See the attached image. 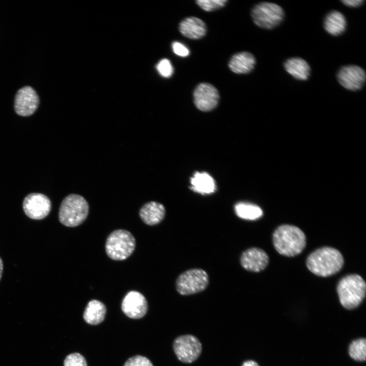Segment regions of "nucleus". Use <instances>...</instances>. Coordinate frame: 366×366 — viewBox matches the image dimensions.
Instances as JSON below:
<instances>
[{
    "mask_svg": "<svg viewBox=\"0 0 366 366\" xmlns=\"http://www.w3.org/2000/svg\"><path fill=\"white\" fill-rule=\"evenodd\" d=\"M191 189L200 194H209L216 191L213 178L206 172H196L191 178Z\"/></svg>",
    "mask_w": 366,
    "mask_h": 366,
    "instance_id": "obj_20",
    "label": "nucleus"
},
{
    "mask_svg": "<svg viewBox=\"0 0 366 366\" xmlns=\"http://www.w3.org/2000/svg\"><path fill=\"white\" fill-rule=\"evenodd\" d=\"M148 309L147 300L143 295L136 291L129 292L124 298L121 309L128 317L139 319L146 313Z\"/></svg>",
    "mask_w": 366,
    "mask_h": 366,
    "instance_id": "obj_14",
    "label": "nucleus"
},
{
    "mask_svg": "<svg viewBox=\"0 0 366 366\" xmlns=\"http://www.w3.org/2000/svg\"><path fill=\"white\" fill-rule=\"evenodd\" d=\"M347 22L344 15L338 11L330 12L324 21L325 30L329 34L338 36L343 34L346 28Z\"/></svg>",
    "mask_w": 366,
    "mask_h": 366,
    "instance_id": "obj_19",
    "label": "nucleus"
},
{
    "mask_svg": "<svg viewBox=\"0 0 366 366\" xmlns=\"http://www.w3.org/2000/svg\"><path fill=\"white\" fill-rule=\"evenodd\" d=\"M179 30L185 37L191 39H199L206 33V26L201 19L196 17H189L179 23Z\"/></svg>",
    "mask_w": 366,
    "mask_h": 366,
    "instance_id": "obj_15",
    "label": "nucleus"
},
{
    "mask_svg": "<svg viewBox=\"0 0 366 366\" xmlns=\"http://www.w3.org/2000/svg\"><path fill=\"white\" fill-rule=\"evenodd\" d=\"M64 366H87L85 358L78 353L68 355L65 359Z\"/></svg>",
    "mask_w": 366,
    "mask_h": 366,
    "instance_id": "obj_25",
    "label": "nucleus"
},
{
    "mask_svg": "<svg viewBox=\"0 0 366 366\" xmlns=\"http://www.w3.org/2000/svg\"><path fill=\"white\" fill-rule=\"evenodd\" d=\"M241 366H259L258 364L255 361L250 360H247L242 363Z\"/></svg>",
    "mask_w": 366,
    "mask_h": 366,
    "instance_id": "obj_30",
    "label": "nucleus"
},
{
    "mask_svg": "<svg viewBox=\"0 0 366 366\" xmlns=\"http://www.w3.org/2000/svg\"><path fill=\"white\" fill-rule=\"evenodd\" d=\"M174 352L180 361L190 363L200 355L202 348L200 341L192 334H184L177 337L173 343Z\"/></svg>",
    "mask_w": 366,
    "mask_h": 366,
    "instance_id": "obj_8",
    "label": "nucleus"
},
{
    "mask_svg": "<svg viewBox=\"0 0 366 366\" xmlns=\"http://www.w3.org/2000/svg\"><path fill=\"white\" fill-rule=\"evenodd\" d=\"M207 273L201 268H193L180 273L175 281L177 292L182 295H190L201 292L209 284Z\"/></svg>",
    "mask_w": 366,
    "mask_h": 366,
    "instance_id": "obj_6",
    "label": "nucleus"
},
{
    "mask_svg": "<svg viewBox=\"0 0 366 366\" xmlns=\"http://www.w3.org/2000/svg\"><path fill=\"white\" fill-rule=\"evenodd\" d=\"M236 215L240 218L247 220H255L263 215L262 209L257 205L239 202L234 206Z\"/></svg>",
    "mask_w": 366,
    "mask_h": 366,
    "instance_id": "obj_22",
    "label": "nucleus"
},
{
    "mask_svg": "<svg viewBox=\"0 0 366 366\" xmlns=\"http://www.w3.org/2000/svg\"><path fill=\"white\" fill-rule=\"evenodd\" d=\"M337 78L340 84L346 89L358 90L364 84L365 72L361 67L356 65L345 66L339 70Z\"/></svg>",
    "mask_w": 366,
    "mask_h": 366,
    "instance_id": "obj_12",
    "label": "nucleus"
},
{
    "mask_svg": "<svg viewBox=\"0 0 366 366\" xmlns=\"http://www.w3.org/2000/svg\"><path fill=\"white\" fill-rule=\"evenodd\" d=\"M89 211L87 201L82 196L72 194L62 201L58 212V219L63 225L70 227L81 224L86 219Z\"/></svg>",
    "mask_w": 366,
    "mask_h": 366,
    "instance_id": "obj_4",
    "label": "nucleus"
},
{
    "mask_svg": "<svg viewBox=\"0 0 366 366\" xmlns=\"http://www.w3.org/2000/svg\"><path fill=\"white\" fill-rule=\"evenodd\" d=\"M344 264V259L337 249L323 247L312 252L307 257L306 265L316 276L327 277L340 271Z\"/></svg>",
    "mask_w": 366,
    "mask_h": 366,
    "instance_id": "obj_1",
    "label": "nucleus"
},
{
    "mask_svg": "<svg viewBox=\"0 0 366 366\" xmlns=\"http://www.w3.org/2000/svg\"><path fill=\"white\" fill-rule=\"evenodd\" d=\"M219 98L217 89L208 83L199 84L193 93L194 104L199 110L202 111H209L215 108Z\"/></svg>",
    "mask_w": 366,
    "mask_h": 366,
    "instance_id": "obj_10",
    "label": "nucleus"
},
{
    "mask_svg": "<svg viewBox=\"0 0 366 366\" xmlns=\"http://www.w3.org/2000/svg\"><path fill=\"white\" fill-rule=\"evenodd\" d=\"M269 263V257L262 249L252 247L244 251L240 257V263L246 270L254 272H260L266 268Z\"/></svg>",
    "mask_w": 366,
    "mask_h": 366,
    "instance_id": "obj_13",
    "label": "nucleus"
},
{
    "mask_svg": "<svg viewBox=\"0 0 366 366\" xmlns=\"http://www.w3.org/2000/svg\"><path fill=\"white\" fill-rule=\"evenodd\" d=\"M3 272V263L2 259L0 257V281L1 280L2 274Z\"/></svg>",
    "mask_w": 366,
    "mask_h": 366,
    "instance_id": "obj_31",
    "label": "nucleus"
},
{
    "mask_svg": "<svg viewBox=\"0 0 366 366\" xmlns=\"http://www.w3.org/2000/svg\"><path fill=\"white\" fill-rule=\"evenodd\" d=\"M256 64L254 56L246 51L238 52L230 58L228 66L236 74H248L251 72Z\"/></svg>",
    "mask_w": 366,
    "mask_h": 366,
    "instance_id": "obj_17",
    "label": "nucleus"
},
{
    "mask_svg": "<svg viewBox=\"0 0 366 366\" xmlns=\"http://www.w3.org/2000/svg\"><path fill=\"white\" fill-rule=\"evenodd\" d=\"M251 16L256 25L270 29L281 23L284 17V12L282 8L276 4L262 2L253 8Z\"/></svg>",
    "mask_w": 366,
    "mask_h": 366,
    "instance_id": "obj_7",
    "label": "nucleus"
},
{
    "mask_svg": "<svg viewBox=\"0 0 366 366\" xmlns=\"http://www.w3.org/2000/svg\"><path fill=\"white\" fill-rule=\"evenodd\" d=\"M272 242L281 255L294 257L300 254L306 246V236L298 227L283 224L278 227L272 234Z\"/></svg>",
    "mask_w": 366,
    "mask_h": 366,
    "instance_id": "obj_2",
    "label": "nucleus"
},
{
    "mask_svg": "<svg viewBox=\"0 0 366 366\" xmlns=\"http://www.w3.org/2000/svg\"><path fill=\"white\" fill-rule=\"evenodd\" d=\"M156 68L159 74L165 78L170 77L173 73V68L167 58L161 59L157 65Z\"/></svg>",
    "mask_w": 366,
    "mask_h": 366,
    "instance_id": "obj_26",
    "label": "nucleus"
},
{
    "mask_svg": "<svg viewBox=\"0 0 366 366\" xmlns=\"http://www.w3.org/2000/svg\"><path fill=\"white\" fill-rule=\"evenodd\" d=\"M39 104V97L32 87L24 86L16 93L14 109L17 114L22 116L31 115L36 111Z\"/></svg>",
    "mask_w": 366,
    "mask_h": 366,
    "instance_id": "obj_11",
    "label": "nucleus"
},
{
    "mask_svg": "<svg viewBox=\"0 0 366 366\" xmlns=\"http://www.w3.org/2000/svg\"><path fill=\"white\" fill-rule=\"evenodd\" d=\"M106 308L104 304L98 300H92L88 302L83 313L85 321L92 325L101 323L105 318Z\"/></svg>",
    "mask_w": 366,
    "mask_h": 366,
    "instance_id": "obj_21",
    "label": "nucleus"
},
{
    "mask_svg": "<svg viewBox=\"0 0 366 366\" xmlns=\"http://www.w3.org/2000/svg\"><path fill=\"white\" fill-rule=\"evenodd\" d=\"M51 208L49 199L41 193H31L27 195L23 201V209L25 214L33 220H42L46 217Z\"/></svg>",
    "mask_w": 366,
    "mask_h": 366,
    "instance_id": "obj_9",
    "label": "nucleus"
},
{
    "mask_svg": "<svg viewBox=\"0 0 366 366\" xmlns=\"http://www.w3.org/2000/svg\"><path fill=\"white\" fill-rule=\"evenodd\" d=\"M337 291L341 304L346 309H353L363 301L366 294V283L357 274H350L338 282Z\"/></svg>",
    "mask_w": 366,
    "mask_h": 366,
    "instance_id": "obj_3",
    "label": "nucleus"
},
{
    "mask_svg": "<svg viewBox=\"0 0 366 366\" xmlns=\"http://www.w3.org/2000/svg\"><path fill=\"white\" fill-rule=\"evenodd\" d=\"M165 208L163 204L156 201L144 204L139 210V216L146 225L154 226L161 223L165 216Z\"/></svg>",
    "mask_w": 366,
    "mask_h": 366,
    "instance_id": "obj_16",
    "label": "nucleus"
},
{
    "mask_svg": "<svg viewBox=\"0 0 366 366\" xmlns=\"http://www.w3.org/2000/svg\"><path fill=\"white\" fill-rule=\"evenodd\" d=\"M124 366H153V364L147 358L136 355L129 358Z\"/></svg>",
    "mask_w": 366,
    "mask_h": 366,
    "instance_id": "obj_27",
    "label": "nucleus"
},
{
    "mask_svg": "<svg viewBox=\"0 0 366 366\" xmlns=\"http://www.w3.org/2000/svg\"><path fill=\"white\" fill-rule=\"evenodd\" d=\"M349 353L351 358L357 361H364L366 358V341L359 339L350 345Z\"/></svg>",
    "mask_w": 366,
    "mask_h": 366,
    "instance_id": "obj_23",
    "label": "nucleus"
},
{
    "mask_svg": "<svg viewBox=\"0 0 366 366\" xmlns=\"http://www.w3.org/2000/svg\"><path fill=\"white\" fill-rule=\"evenodd\" d=\"M341 2L345 5L349 7H358L361 6L364 1L363 0H344L341 1Z\"/></svg>",
    "mask_w": 366,
    "mask_h": 366,
    "instance_id": "obj_29",
    "label": "nucleus"
},
{
    "mask_svg": "<svg viewBox=\"0 0 366 366\" xmlns=\"http://www.w3.org/2000/svg\"><path fill=\"white\" fill-rule=\"evenodd\" d=\"M228 2L227 0H198L197 5L205 11H213L224 7Z\"/></svg>",
    "mask_w": 366,
    "mask_h": 366,
    "instance_id": "obj_24",
    "label": "nucleus"
},
{
    "mask_svg": "<svg viewBox=\"0 0 366 366\" xmlns=\"http://www.w3.org/2000/svg\"><path fill=\"white\" fill-rule=\"evenodd\" d=\"M285 70L294 78L299 80H307L311 72L308 63L300 57H292L284 64Z\"/></svg>",
    "mask_w": 366,
    "mask_h": 366,
    "instance_id": "obj_18",
    "label": "nucleus"
},
{
    "mask_svg": "<svg viewBox=\"0 0 366 366\" xmlns=\"http://www.w3.org/2000/svg\"><path fill=\"white\" fill-rule=\"evenodd\" d=\"M135 245V239L130 232L117 229L112 232L107 237L105 250L111 259L124 260L133 253Z\"/></svg>",
    "mask_w": 366,
    "mask_h": 366,
    "instance_id": "obj_5",
    "label": "nucleus"
},
{
    "mask_svg": "<svg viewBox=\"0 0 366 366\" xmlns=\"http://www.w3.org/2000/svg\"><path fill=\"white\" fill-rule=\"evenodd\" d=\"M172 48L173 52L178 56L186 57L190 54L189 49L179 42L174 41L172 43Z\"/></svg>",
    "mask_w": 366,
    "mask_h": 366,
    "instance_id": "obj_28",
    "label": "nucleus"
}]
</instances>
